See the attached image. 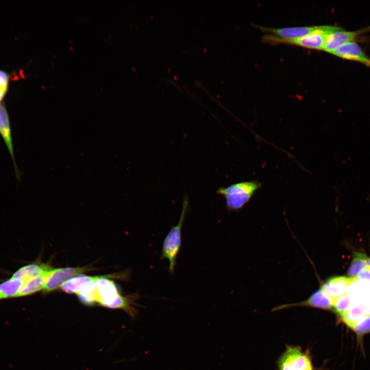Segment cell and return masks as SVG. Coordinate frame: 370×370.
Returning a JSON list of instances; mask_svg holds the SVG:
<instances>
[{"mask_svg":"<svg viewBox=\"0 0 370 370\" xmlns=\"http://www.w3.org/2000/svg\"><path fill=\"white\" fill-rule=\"evenodd\" d=\"M261 186L262 183L257 180L242 181L219 188L216 193L225 198L229 210L238 211L249 201Z\"/></svg>","mask_w":370,"mask_h":370,"instance_id":"6da1fadb","label":"cell"},{"mask_svg":"<svg viewBox=\"0 0 370 370\" xmlns=\"http://www.w3.org/2000/svg\"><path fill=\"white\" fill-rule=\"evenodd\" d=\"M189 208V198L187 195L183 198L181 213L178 223L172 227L164 239L161 259L169 261V271L173 274L180 248L181 246V228Z\"/></svg>","mask_w":370,"mask_h":370,"instance_id":"7a4b0ae2","label":"cell"},{"mask_svg":"<svg viewBox=\"0 0 370 370\" xmlns=\"http://www.w3.org/2000/svg\"><path fill=\"white\" fill-rule=\"evenodd\" d=\"M279 370H312L308 351L299 346H288L278 361Z\"/></svg>","mask_w":370,"mask_h":370,"instance_id":"3957f363","label":"cell"},{"mask_svg":"<svg viewBox=\"0 0 370 370\" xmlns=\"http://www.w3.org/2000/svg\"><path fill=\"white\" fill-rule=\"evenodd\" d=\"M343 28L337 26L320 25L316 30L305 36L283 41L287 43L300 46L304 48L323 50L326 35L332 32Z\"/></svg>","mask_w":370,"mask_h":370,"instance_id":"277c9868","label":"cell"},{"mask_svg":"<svg viewBox=\"0 0 370 370\" xmlns=\"http://www.w3.org/2000/svg\"><path fill=\"white\" fill-rule=\"evenodd\" d=\"M90 270L87 267L52 269L47 275L43 291L48 293L55 290L70 279Z\"/></svg>","mask_w":370,"mask_h":370,"instance_id":"5b68a950","label":"cell"},{"mask_svg":"<svg viewBox=\"0 0 370 370\" xmlns=\"http://www.w3.org/2000/svg\"><path fill=\"white\" fill-rule=\"evenodd\" d=\"M367 30L345 31L344 29L332 32L326 35L323 50L330 53L340 46L355 41L358 36Z\"/></svg>","mask_w":370,"mask_h":370,"instance_id":"8992f818","label":"cell"},{"mask_svg":"<svg viewBox=\"0 0 370 370\" xmlns=\"http://www.w3.org/2000/svg\"><path fill=\"white\" fill-rule=\"evenodd\" d=\"M330 53L338 57L360 62L370 66V58L355 41L344 44Z\"/></svg>","mask_w":370,"mask_h":370,"instance_id":"52a82bcc","label":"cell"},{"mask_svg":"<svg viewBox=\"0 0 370 370\" xmlns=\"http://www.w3.org/2000/svg\"><path fill=\"white\" fill-rule=\"evenodd\" d=\"M0 134L13 161L16 178L19 179L20 175L14 157L9 117L5 105L2 102H0Z\"/></svg>","mask_w":370,"mask_h":370,"instance_id":"ba28073f","label":"cell"},{"mask_svg":"<svg viewBox=\"0 0 370 370\" xmlns=\"http://www.w3.org/2000/svg\"><path fill=\"white\" fill-rule=\"evenodd\" d=\"M355 278L344 276H334L326 281L322 285L321 289L334 301L345 294L347 286Z\"/></svg>","mask_w":370,"mask_h":370,"instance_id":"9c48e42d","label":"cell"},{"mask_svg":"<svg viewBox=\"0 0 370 370\" xmlns=\"http://www.w3.org/2000/svg\"><path fill=\"white\" fill-rule=\"evenodd\" d=\"M98 303L109 308L124 309L132 317H135L137 313L136 310L132 306L134 304L133 301L121 295L120 293L101 299Z\"/></svg>","mask_w":370,"mask_h":370,"instance_id":"30bf717a","label":"cell"},{"mask_svg":"<svg viewBox=\"0 0 370 370\" xmlns=\"http://www.w3.org/2000/svg\"><path fill=\"white\" fill-rule=\"evenodd\" d=\"M53 268L43 263H31L17 269L12 277L21 279L25 281L36 276L48 273Z\"/></svg>","mask_w":370,"mask_h":370,"instance_id":"8fae6325","label":"cell"},{"mask_svg":"<svg viewBox=\"0 0 370 370\" xmlns=\"http://www.w3.org/2000/svg\"><path fill=\"white\" fill-rule=\"evenodd\" d=\"M368 305L364 302L354 301L349 309L340 318L347 326L351 327L367 314Z\"/></svg>","mask_w":370,"mask_h":370,"instance_id":"7c38bea8","label":"cell"},{"mask_svg":"<svg viewBox=\"0 0 370 370\" xmlns=\"http://www.w3.org/2000/svg\"><path fill=\"white\" fill-rule=\"evenodd\" d=\"M334 301L321 289L314 292L308 300L295 305L308 306L313 307L329 309L332 308Z\"/></svg>","mask_w":370,"mask_h":370,"instance_id":"4fadbf2b","label":"cell"},{"mask_svg":"<svg viewBox=\"0 0 370 370\" xmlns=\"http://www.w3.org/2000/svg\"><path fill=\"white\" fill-rule=\"evenodd\" d=\"M95 283L99 297L98 302L101 299L119 293L114 282L106 276H96Z\"/></svg>","mask_w":370,"mask_h":370,"instance_id":"5bb4252c","label":"cell"},{"mask_svg":"<svg viewBox=\"0 0 370 370\" xmlns=\"http://www.w3.org/2000/svg\"><path fill=\"white\" fill-rule=\"evenodd\" d=\"M25 281L21 279L13 278L0 284V296L2 299L17 297Z\"/></svg>","mask_w":370,"mask_h":370,"instance_id":"9a60e30c","label":"cell"},{"mask_svg":"<svg viewBox=\"0 0 370 370\" xmlns=\"http://www.w3.org/2000/svg\"><path fill=\"white\" fill-rule=\"evenodd\" d=\"M95 279V276L83 275H77L66 281L61 286V288L66 293H75L77 294L88 283Z\"/></svg>","mask_w":370,"mask_h":370,"instance_id":"2e32d148","label":"cell"},{"mask_svg":"<svg viewBox=\"0 0 370 370\" xmlns=\"http://www.w3.org/2000/svg\"><path fill=\"white\" fill-rule=\"evenodd\" d=\"M48 273L36 276L26 281L17 297L27 296L42 289L43 290L46 278Z\"/></svg>","mask_w":370,"mask_h":370,"instance_id":"e0dca14e","label":"cell"},{"mask_svg":"<svg viewBox=\"0 0 370 370\" xmlns=\"http://www.w3.org/2000/svg\"><path fill=\"white\" fill-rule=\"evenodd\" d=\"M366 255L359 252H355L353 258L347 270V274L349 278H355L358 273L365 267V258Z\"/></svg>","mask_w":370,"mask_h":370,"instance_id":"ac0fdd59","label":"cell"},{"mask_svg":"<svg viewBox=\"0 0 370 370\" xmlns=\"http://www.w3.org/2000/svg\"><path fill=\"white\" fill-rule=\"evenodd\" d=\"M354 302V299L350 295L344 294L334 301L332 308L337 316L341 318L349 309Z\"/></svg>","mask_w":370,"mask_h":370,"instance_id":"d6986e66","label":"cell"},{"mask_svg":"<svg viewBox=\"0 0 370 370\" xmlns=\"http://www.w3.org/2000/svg\"><path fill=\"white\" fill-rule=\"evenodd\" d=\"M350 328L359 336L370 332V316L366 314L355 323Z\"/></svg>","mask_w":370,"mask_h":370,"instance_id":"ffe728a7","label":"cell"},{"mask_svg":"<svg viewBox=\"0 0 370 370\" xmlns=\"http://www.w3.org/2000/svg\"><path fill=\"white\" fill-rule=\"evenodd\" d=\"M9 75L4 70L0 69V102L6 96L9 87Z\"/></svg>","mask_w":370,"mask_h":370,"instance_id":"44dd1931","label":"cell"},{"mask_svg":"<svg viewBox=\"0 0 370 370\" xmlns=\"http://www.w3.org/2000/svg\"><path fill=\"white\" fill-rule=\"evenodd\" d=\"M356 278L370 284V268L365 267L358 273Z\"/></svg>","mask_w":370,"mask_h":370,"instance_id":"7402d4cb","label":"cell"},{"mask_svg":"<svg viewBox=\"0 0 370 370\" xmlns=\"http://www.w3.org/2000/svg\"><path fill=\"white\" fill-rule=\"evenodd\" d=\"M365 267L370 268V257L367 256L365 258Z\"/></svg>","mask_w":370,"mask_h":370,"instance_id":"603a6c76","label":"cell"},{"mask_svg":"<svg viewBox=\"0 0 370 370\" xmlns=\"http://www.w3.org/2000/svg\"><path fill=\"white\" fill-rule=\"evenodd\" d=\"M367 304L368 306H370V292L369 293V295H368V297L367 299Z\"/></svg>","mask_w":370,"mask_h":370,"instance_id":"cb8c5ba5","label":"cell"},{"mask_svg":"<svg viewBox=\"0 0 370 370\" xmlns=\"http://www.w3.org/2000/svg\"><path fill=\"white\" fill-rule=\"evenodd\" d=\"M367 314L370 316V306H368L367 310Z\"/></svg>","mask_w":370,"mask_h":370,"instance_id":"d4e9b609","label":"cell"},{"mask_svg":"<svg viewBox=\"0 0 370 370\" xmlns=\"http://www.w3.org/2000/svg\"><path fill=\"white\" fill-rule=\"evenodd\" d=\"M0 299H1V296H0Z\"/></svg>","mask_w":370,"mask_h":370,"instance_id":"484cf974","label":"cell"}]
</instances>
